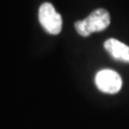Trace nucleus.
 Returning a JSON list of instances; mask_svg holds the SVG:
<instances>
[{
    "mask_svg": "<svg viewBox=\"0 0 129 129\" xmlns=\"http://www.w3.org/2000/svg\"><path fill=\"white\" fill-rule=\"evenodd\" d=\"M110 14L104 9H97L83 21L75 22L74 27L78 34L82 37H88L97 31L107 29L110 25Z\"/></svg>",
    "mask_w": 129,
    "mask_h": 129,
    "instance_id": "nucleus-1",
    "label": "nucleus"
},
{
    "mask_svg": "<svg viewBox=\"0 0 129 129\" xmlns=\"http://www.w3.org/2000/svg\"><path fill=\"white\" fill-rule=\"evenodd\" d=\"M39 21L42 27L51 35H58L62 28V18L54 6L45 2L39 9Z\"/></svg>",
    "mask_w": 129,
    "mask_h": 129,
    "instance_id": "nucleus-2",
    "label": "nucleus"
},
{
    "mask_svg": "<svg viewBox=\"0 0 129 129\" xmlns=\"http://www.w3.org/2000/svg\"><path fill=\"white\" fill-rule=\"evenodd\" d=\"M95 83L97 88L104 94H116L120 90L123 81L120 75L111 69L100 70L96 74Z\"/></svg>",
    "mask_w": 129,
    "mask_h": 129,
    "instance_id": "nucleus-3",
    "label": "nucleus"
},
{
    "mask_svg": "<svg viewBox=\"0 0 129 129\" xmlns=\"http://www.w3.org/2000/svg\"><path fill=\"white\" fill-rule=\"evenodd\" d=\"M104 48L114 59L129 63V46L116 39H108Z\"/></svg>",
    "mask_w": 129,
    "mask_h": 129,
    "instance_id": "nucleus-4",
    "label": "nucleus"
}]
</instances>
